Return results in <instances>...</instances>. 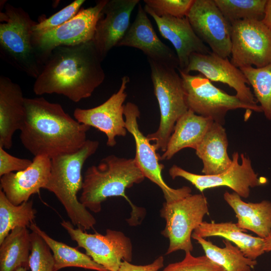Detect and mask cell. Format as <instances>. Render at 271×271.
Returning <instances> with one entry per match:
<instances>
[{"mask_svg": "<svg viewBox=\"0 0 271 271\" xmlns=\"http://www.w3.org/2000/svg\"><path fill=\"white\" fill-rule=\"evenodd\" d=\"M162 271H226L205 255L193 256L191 252H185L184 258L180 261L168 264Z\"/></svg>", "mask_w": 271, "mask_h": 271, "instance_id": "obj_34", "label": "cell"}, {"mask_svg": "<svg viewBox=\"0 0 271 271\" xmlns=\"http://www.w3.org/2000/svg\"><path fill=\"white\" fill-rule=\"evenodd\" d=\"M84 0H75L48 18H41L33 27L34 34H40L54 29L73 18L80 11Z\"/></svg>", "mask_w": 271, "mask_h": 271, "instance_id": "obj_33", "label": "cell"}, {"mask_svg": "<svg viewBox=\"0 0 271 271\" xmlns=\"http://www.w3.org/2000/svg\"><path fill=\"white\" fill-rule=\"evenodd\" d=\"M231 58L237 68H260L271 64V30L262 21L231 23Z\"/></svg>", "mask_w": 271, "mask_h": 271, "instance_id": "obj_10", "label": "cell"}, {"mask_svg": "<svg viewBox=\"0 0 271 271\" xmlns=\"http://www.w3.org/2000/svg\"><path fill=\"white\" fill-rule=\"evenodd\" d=\"M164 258L159 256L153 262L146 265H136L126 261H122L118 271H158L164 266Z\"/></svg>", "mask_w": 271, "mask_h": 271, "instance_id": "obj_37", "label": "cell"}, {"mask_svg": "<svg viewBox=\"0 0 271 271\" xmlns=\"http://www.w3.org/2000/svg\"><path fill=\"white\" fill-rule=\"evenodd\" d=\"M145 177L134 159L120 158L110 155L97 166L87 168L84 174L82 192L79 201L94 213L101 209V204L108 198L123 197L131 207V225L140 223L143 214L137 210L125 194V190L142 182Z\"/></svg>", "mask_w": 271, "mask_h": 271, "instance_id": "obj_3", "label": "cell"}, {"mask_svg": "<svg viewBox=\"0 0 271 271\" xmlns=\"http://www.w3.org/2000/svg\"><path fill=\"white\" fill-rule=\"evenodd\" d=\"M197 37L211 52L222 58L231 55V23L214 0H194L187 16Z\"/></svg>", "mask_w": 271, "mask_h": 271, "instance_id": "obj_14", "label": "cell"}, {"mask_svg": "<svg viewBox=\"0 0 271 271\" xmlns=\"http://www.w3.org/2000/svg\"><path fill=\"white\" fill-rule=\"evenodd\" d=\"M117 46L138 49L147 55L148 59L175 69L179 68L176 53L159 38L140 4L134 20Z\"/></svg>", "mask_w": 271, "mask_h": 271, "instance_id": "obj_17", "label": "cell"}, {"mask_svg": "<svg viewBox=\"0 0 271 271\" xmlns=\"http://www.w3.org/2000/svg\"><path fill=\"white\" fill-rule=\"evenodd\" d=\"M182 71L186 73L198 71L210 81L226 84L235 90V95L242 101L257 104L254 94L247 86L248 82L245 76L228 58H222L212 52L205 54L193 53L190 56L187 68Z\"/></svg>", "mask_w": 271, "mask_h": 271, "instance_id": "obj_16", "label": "cell"}, {"mask_svg": "<svg viewBox=\"0 0 271 271\" xmlns=\"http://www.w3.org/2000/svg\"><path fill=\"white\" fill-rule=\"evenodd\" d=\"M31 233L27 227L13 229L0 244V271H15L19 267L29 268Z\"/></svg>", "mask_w": 271, "mask_h": 271, "instance_id": "obj_26", "label": "cell"}, {"mask_svg": "<svg viewBox=\"0 0 271 271\" xmlns=\"http://www.w3.org/2000/svg\"><path fill=\"white\" fill-rule=\"evenodd\" d=\"M228 145L225 129L214 122L195 149L196 154L202 160V172L211 175L221 173L231 166L232 159L227 154Z\"/></svg>", "mask_w": 271, "mask_h": 271, "instance_id": "obj_24", "label": "cell"}, {"mask_svg": "<svg viewBox=\"0 0 271 271\" xmlns=\"http://www.w3.org/2000/svg\"><path fill=\"white\" fill-rule=\"evenodd\" d=\"M208 213L206 198L201 194H191L171 202H164L160 216L166 221L161 234L169 240L166 254L180 250L191 252L193 250L192 233Z\"/></svg>", "mask_w": 271, "mask_h": 271, "instance_id": "obj_7", "label": "cell"}, {"mask_svg": "<svg viewBox=\"0 0 271 271\" xmlns=\"http://www.w3.org/2000/svg\"><path fill=\"white\" fill-rule=\"evenodd\" d=\"M144 9L155 21L161 35L174 47L179 60L178 69L184 71L193 53L208 54L210 48L196 35L187 17L159 16L150 8Z\"/></svg>", "mask_w": 271, "mask_h": 271, "instance_id": "obj_19", "label": "cell"}, {"mask_svg": "<svg viewBox=\"0 0 271 271\" xmlns=\"http://www.w3.org/2000/svg\"><path fill=\"white\" fill-rule=\"evenodd\" d=\"M145 6L159 16L186 17L194 0H144Z\"/></svg>", "mask_w": 271, "mask_h": 271, "instance_id": "obj_35", "label": "cell"}, {"mask_svg": "<svg viewBox=\"0 0 271 271\" xmlns=\"http://www.w3.org/2000/svg\"><path fill=\"white\" fill-rule=\"evenodd\" d=\"M139 3V0H107L92 40L103 60L124 36L129 27L131 13Z\"/></svg>", "mask_w": 271, "mask_h": 271, "instance_id": "obj_18", "label": "cell"}, {"mask_svg": "<svg viewBox=\"0 0 271 271\" xmlns=\"http://www.w3.org/2000/svg\"><path fill=\"white\" fill-rule=\"evenodd\" d=\"M31 251L29 266L31 271H56L51 249L36 232L31 233Z\"/></svg>", "mask_w": 271, "mask_h": 271, "instance_id": "obj_32", "label": "cell"}, {"mask_svg": "<svg viewBox=\"0 0 271 271\" xmlns=\"http://www.w3.org/2000/svg\"><path fill=\"white\" fill-rule=\"evenodd\" d=\"M231 222L215 223L203 221L192 233V237L204 238L218 236L233 242L247 258L256 260L265 253L264 239L253 236Z\"/></svg>", "mask_w": 271, "mask_h": 271, "instance_id": "obj_25", "label": "cell"}, {"mask_svg": "<svg viewBox=\"0 0 271 271\" xmlns=\"http://www.w3.org/2000/svg\"><path fill=\"white\" fill-rule=\"evenodd\" d=\"M36 210L32 200L16 205L11 203L0 190V244L14 228L27 227L33 223Z\"/></svg>", "mask_w": 271, "mask_h": 271, "instance_id": "obj_29", "label": "cell"}, {"mask_svg": "<svg viewBox=\"0 0 271 271\" xmlns=\"http://www.w3.org/2000/svg\"><path fill=\"white\" fill-rule=\"evenodd\" d=\"M107 0H100L87 9H81L71 20L50 31L33 33V43L43 62L61 46H73L92 41L97 23Z\"/></svg>", "mask_w": 271, "mask_h": 271, "instance_id": "obj_11", "label": "cell"}, {"mask_svg": "<svg viewBox=\"0 0 271 271\" xmlns=\"http://www.w3.org/2000/svg\"><path fill=\"white\" fill-rule=\"evenodd\" d=\"M103 59L93 41L55 48L36 79V95L56 93L74 102L90 97L104 81Z\"/></svg>", "mask_w": 271, "mask_h": 271, "instance_id": "obj_1", "label": "cell"}, {"mask_svg": "<svg viewBox=\"0 0 271 271\" xmlns=\"http://www.w3.org/2000/svg\"><path fill=\"white\" fill-rule=\"evenodd\" d=\"M223 198L235 213L238 227L262 238L267 237L271 231V201L245 202L235 192H225Z\"/></svg>", "mask_w": 271, "mask_h": 271, "instance_id": "obj_23", "label": "cell"}, {"mask_svg": "<svg viewBox=\"0 0 271 271\" xmlns=\"http://www.w3.org/2000/svg\"><path fill=\"white\" fill-rule=\"evenodd\" d=\"M26 169L12 172L1 177V189L13 204L28 201L30 197L44 189L50 174L51 158L35 156Z\"/></svg>", "mask_w": 271, "mask_h": 271, "instance_id": "obj_20", "label": "cell"}, {"mask_svg": "<svg viewBox=\"0 0 271 271\" xmlns=\"http://www.w3.org/2000/svg\"><path fill=\"white\" fill-rule=\"evenodd\" d=\"M182 79L189 109L223 125L228 111L243 108L262 112L259 105L246 103L227 94L201 74L193 75L178 69Z\"/></svg>", "mask_w": 271, "mask_h": 271, "instance_id": "obj_8", "label": "cell"}, {"mask_svg": "<svg viewBox=\"0 0 271 271\" xmlns=\"http://www.w3.org/2000/svg\"><path fill=\"white\" fill-rule=\"evenodd\" d=\"M61 225L78 247L84 248L86 254L108 271H118L123 261H131L132 243L121 231L107 229L105 235L89 234L75 228L70 221L63 220Z\"/></svg>", "mask_w": 271, "mask_h": 271, "instance_id": "obj_9", "label": "cell"}, {"mask_svg": "<svg viewBox=\"0 0 271 271\" xmlns=\"http://www.w3.org/2000/svg\"><path fill=\"white\" fill-rule=\"evenodd\" d=\"M239 69L252 86L265 117L271 120V64L260 68L247 66Z\"/></svg>", "mask_w": 271, "mask_h": 271, "instance_id": "obj_30", "label": "cell"}, {"mask_svg": "<svg viewBox=\"0 0 271 271\" xmlns=\"http://www.w3.org/2000/svg\"><path fill=\"white\" fill-rule=\"evenodd\" d=\"M160 111L158 129L147 138L164 152L178 119L188 109L182 79L176 69L148 59Z\"/></svg>", "mask_w": 271, "mask_h": 271, "instance_id": "obj_6", "label": "cell"}, {"mask_svg": "<svg viewBox=\"0 0 271 271\" xmlns=\"http://www.w3.org/2000/svg\"><path fill=\"white\" fill-rule=\"evenodd\" d=\"M192 238L200 244L209 259L226 271H251L257 264L256 260L246 257L237 246L228 240H223L225 246L220 247L201 237L193 236Z\"/></svg>", "mask_w": 271, "mask_h": 271, "instance_id": "obj_28", "label": "cell"}, {"mask_svg": "<svg viewBox=\"0 0 271 271\" xmlns=\"http://www.w3.org/2000/svg\"><path fill=\"white\" fill-rule=\"evenodd\" d=\"M28 159H21L9 154L0 147V176L27 169L32 163Z\"/></svg>", "mask_w": 271, "mask_h": 271, "instance_id": "obj_36", "label": "cell"}, {"mask_svg": "<svg viewBox=\"0 0 271 271\" xmlns=\"http://www.w3.org/2000/svg\"><path fill=\"white\" fill-rule=\"evenodd\" d=\"M99 145L97 141L87 140L77 151L51 158L50 174L44 188L56 196L73 225L83 230L93 228L96 221L80 202L77 194L82 188L83 165L96 152Z\"/></svg>", "mask_w": 271, "mask_h": 271, "instance_id": "obj_4", "label": "cell"}, {"mask_svg": "<svg viewBox=\"0 0 271 271\" xmlns=\"http://www.w3.org/2000/svg\"><path fill=\"white\" fill-rule=\"evenodd\" d=\"M26 114L20 86L8 77H0V147L11 148L13 136L20 130Z\"/></svg>", "mask_w": 271, "mask_h": 271, "instance_id": "obj_21", "label": "cell"}, {"mask_svg": "<svg viewBox=\"0 0 271 271\" xmlns=\"http://www.w3.org/2000/svg\"><path fill=\"white\" fill-rule=\"evenodd\" d=\"M124 116L127 131L133 137L136 145L134 160L145 178L156 184L162 191L166 202L180 199L191 194V189L184 186L178 189L169 187L162 175L164 165L160 163L161 156L154 144L141 131L138 119L140 116L138 106L130 102L124 105Z\"/></svg>", "mask_w": 271, "mask_h": 271, "instance_id": "obj_13", "label": "cell"}, {"mask_svg": "<svg viewBox=\"0 0 271 271\" xmlns=\"http://www.w3.org/2000/svg\"><path fill=\"white\" fill-rule=\"evenodd\" d=\"M129 81L127 76L121 78L120 86L102 104L89 109L76 108L74 118L79 123L93 127L105 133L106 145L113 147L116 144V137H124L127 130L124 119V102L127 96L125 89Z\"/></svg>", "mask_w": 271, "mask_h": 271, "instance_id": "obj_15", "label": "cell"}, {"mask_svg": "<svg viewBox=\"0 0 271 271\" xmlns=\"http://www.w3.org/2000/svg\"><path fill=\"white\" fill-rule=\"evenodd\" d=\"M230 23L244 20L262 21L267 0H214Z\"/></svg>", "mask_w": 271, "mask_h": 271, "instance_id": "obj_31", "label": "cell"}, {"mask_svg": "<svg viewBox=\"0 0 271 271\" xmlns=\"http://www.w3.org/2000/svg\"><path fill=\"white\" fill-rule=\"evenodd\" d=\"M241 163L238 162L239 154L232 155V163L226 171L215 175H199L188 172L182 168L173 165L169 170L172 179L181 177L190 182L202 192L207 189L226 186L232 189L241 197L248 198L250 188L265 185L267 180L263 177H258L252 168L250 159L244 154L240 155Z\"/></svg>", "mask_w": 271, "mask_h": 271, "instance_id": "obj_12", "label": "cell"}, {"mask_svg": "<svg viewBox=\"0 0 271 271\" xmlns=\"http://www.w3.org/2000/svg\"><path fill=\"white\" fill-rule=\"evenodd\" d=\"M28 269L25 267L21 266L17 268L15 271H28Z\"/></svg>", "mask_w": 271, "mask_h": 271, "instance_id": "obj_40", "label": "cell"}, {"mask_svg": "<svg viewBox=\"0 0 271 271\" xmlns=\"http://www.w3.org/2000/svg\"><path fill=\"white\" fill-rule=\"evenodd\" d=\"M262 21L271 30V0H267L264 18Z\"/></svg>", "mask_w": 271, "mask_h": 271, "instance_id": "obj_38", "label": "cell"}, {"mask_svg": "<svg viewBox=\"0 0 271 271\" xmlns=\"http://www.w3.org/2000/svg\"><path fill=\"white\" fill-rule=\"evenodd\" d=\"M25 117L20 129L24 147L34 157L52 158L79 150L90 126L78 122L59 103L43 97L25 98Z\"/></svg>", "mask_w": 271, "mask_h": 271, "instance_id": "obj_2", "label": "cell"}, {"mask_svg": "<svg viewBox=\"0 0 271 271\" xmlns=\"http://www.w3.org/2000/svg\"><path fill=\"white\" fill-rule=\"evenodd\" d=\"M32 231L38 234L49 246L55 260L56 271L67 267H77L96 271H108L95 262L86 253L80 251L49 236L33 222L29 226Z\"/></svg>", "mask_w": 271, "mask_h": 271, "instance_id": "obj_27", "label": "cell"}, {"mask_svg": "<svg viewBox=\"0 0 271 271\" xmlns=\"http://www.w3.org/2000/svg\"><path fill=\"white\" fill-rule=\"evenodd\" d=\"M0 55L17 70L36 79L44 62L33 43L37 22L21 7L7 3L0 13Z\"/></svg>", "mask_w": 271, "mask_h": 271, "instance_id": "obj_5", "label": "cell"}, {"mask_svg": "<svg viewBox=\"0 0 271 271\" xmlns=\"http://www.w3.org/2000/svg\"><path fill=\"white\" fill-rule=\"evenodd\" d=\"M213 122L211 118L188 109L177 121L161 160H170L185 148L195 150Z\"/></svg>", "mask_w": 271, "mask_h": 271, "instance_id": "obj_22", "label": "cell"}, {"mask_svg": "<svg viewBox=\"0 0 271 271\" xmlns=\"http://www.w3.org/2000/svg\"><path fill=\"white\" fill-rule=\"evenodd\" d=\"M265 252L271 251V231L267 237L264 238V247Z\"/></svg>", "mask_w": 271, "mask_h": 271, "instance_id": "obj_39", "label": "cell"}]
</instances>
